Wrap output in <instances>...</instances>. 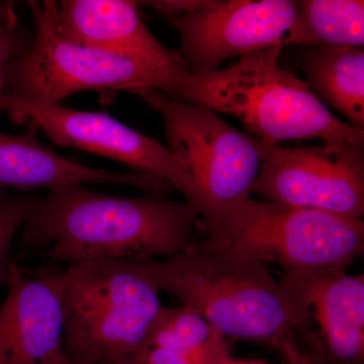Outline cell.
<instances>
[{
    "instance_id": "9c48e42d",
    "label": "cell",
    "mask_w": 364,
    "mask_h": 364,
    "mask_svg": "<svg viewBox=\"0 0 364 364\" xmlns=\"http://www.w3.org/2000/svg\"><path fill=\"white\" fill-rule=\"evenodd\" d=\"M296 14L293 0H196L165 18L179 33L189 73L203 74L248 53L291 45Z\"/></svg>"
},
{
    "instance_id": "7a4b0ae2",
    "label": "cell",
    "mask_w": 364,
    "mask_h": 364,
    "mask_svg": "<svg viewBox=\"0 0 364 364\" xmlns=\"http://www.w3.org/2000/svg\"><path fill=\"white\" fill-rule=\"evenodd\" d=\"M282 51L277 46L248 53L233 66L210 73L183 72L163 95L233 116L249 135L270 145L314 139L363 142V130L335 117L305 80L279 66Z\"/></svg>"
},
{
    "instance_id": "5bb4252c",
    "label": "cell",
    "mask_w": 364,
    "mask_h": 364,
    "mask_svg": "<svg viewBox=\"0 0 364 364\" xmlns=\"http://www.w3.org/2000/svg\"><path fill=\"white\" fill-rule=\"evenodd\" d=\"M318 331L308 338L323 364H364V275L322 272L306 296Z\"/></svg>"
},
{
    "instance_id": "ffe728a7",
    "label": "cell",
    "mask_w": 364,
    "mask_h": 364,
    "mask_svg": "<svg viewBox=\"0 0 364 364\" xmlns=\"http://www.w3.org/2000/svg\"><path fill=\"white\" fill-rule=\"evenodd\" d=\"M130 363L136 364H193L179 354L156 348V347H148L145 350L140 352Z\"/></svg>"
},
{
    "instance_id": "9a60e30c",
    "label": "cell",
    "mask_w": 364,
    "mask_h": 364,
    "mask_svg": "<svg viewBox=\"0 0 364 364\" xmlns=\"http://www.w3.org/2000/svg\"><path fill=\"white\" fill-rule=\"evenodd\" d=\"M301 66L313 95L364 131L363 48L310 47Z\"/></svg>"
},
{
    "instance_id": "d6986e66",
    "label": "cell",
    "mask_w": 364,
    "mask_h": 364,
    "mask_svg": "<svg viewBox=\"0 0 364 364\" xmlns=\"http://www.w3.org/2000/svg\"><path fill=\"white\" fill-rule=\"evenodd\" d=\"M31 44L28 38L18 30V25L0 21V97L6 95L7 68L26 54Z\"/></svg>"
},
{
    "instance_id": "277c9868",
    "label": "cell",
    "mask_w": 364,
    "mask_h": 364,
    "mask_svg": "<svg viewBox=\"0 0 364 364\" xmlns=\"http://www.w3.org/2000/svg\"><path fill=\"white\" fill-rule=\"evenodd\" d=\"M63 348L71 364L130 363L162 310L148 262H72L63 272Z\"/></svg>"
},
{
    "instance_id": "ac0fdd59",
    "label": "cell",
    "mask_w": 364,
    "mask_h": 364,
    "mask_svg": "<svg viewBox=\"0 0 364 364\" xmlns=\"http://www.w3.org/2000/svg\"><path fill=\"white\" fill-rule=\"evenodd\" d=\"M37 202L32 196H11L0 188V287L7 286L11 277L14 237Z\"/></svg>"
},
{
    "instance_id": "7402d4cb",
    "label": "cell",
    "mask_w": 364,
    "mask_h": 364,
    "mask_svg": "<svg viewBox=\"0 0 364 364\" xmlns=\"http://www.w3.org/2000/svg\"><path fill=\"white\" fill-rule=\"evenodd\" d=\"M301 358L303 364H323L322 361L314 353H305L301 351Z\"/></svg>"
},
{
    "instance_id": "603a6c76",
    "label": "cell",
    "mask_w": 364,
    "mask_h": 364,
    "mask_svg": "<svg viewBox=\"0 0 364 364\" xmlns=\"http://www.w3.org/2000/svg\"><path fill=\"white\" fill-rule=\"evenodd\" d=\"M234 364H267L259 360H251V359H240L234 358Z\"/></svg>"
},
{
    "instance_id": "7c38bea8",
    "label": "cell",
    "mask_w": 364,
    "mask_h": 364,
    "mask_svg": "<svg viewBox=\"0 0 364 364\" xmlns=\"http://www.w3.org/2000/svg\"><path fill=\"white\" fill-rule=\"evenodd\" d=\"M126 0L57 1L56 21L65 39L102 51L124 55L173 72L189 71L178 52L163 46Z\"/></svg>"
},
{
    "instance_id": "5b68a950",
    "label": "cell",
    "mask_w": 364,
    "mask_h": 364,
    "mask_svg": "<svg viewBox=\"0 0 364 364\" xmlns=\"http://www.w3.org/2000/svg\"><path fill=\"white\" fill-rule=\"evenodd\" d=\"M202 223L205 237L191 249L253 262H273L286 272H345L363 255V218L279 205L249 198L218 219Z\"/></svg>"
},
{
    "instance_id": "30bf717a",
    "label": "cell",
    "mask_w": 364,
    "mask_h": 364,
    "mask_svg": "<svg viewBox=\"0 0 364 364\" xmlns=\"http://www.w3.org/2000/svg\"><path fill=\"white\" fill-rule=\"evenodd\" d=\"M0 109L30 119L59 146L95 153L168 182L183 193V179L166 147L104 112L78 111L4 95Z\"/></svg>"
},
{
    "instance_id": "cb8c5ba5",
    "label": "cell",
    "mask_w": 364,
    "mask_h": 364,
    "mask_svg": "<svg viewBox=\"0 0 364 364\" xmlns=\"http://www.w3.org/2000/svg\"><path fill=\"white\" fill-rule=\"evenodd\" d=\"M222 364H234V356L230 355L229 358L225 359Z\"/></svg>"
},
{
    "instance_id": "8992f818",
    "label": "cell",
    "mask_w": 364,
    "mask_h": 364,
    "mask_svg": "<svg viewBox=\"0 0 364 364\" xmlns=\"http://www.w3.org/2000/svg\"><path fill=\"white\" fill-rule=\"evenodd\" d=\"M161 116L170 154L183 179L186 203L203 221L250 198L264 142L233 128L207 107L155 90L136 92Z\"/></svg>"
},
{
    "instance_id": "d4e9b609",
    "label": "cell",
    "mask_w": 364,
    "mask_h": 364,
    "mask_svg": "<svg viewBox=\"0 0 364 364\" xmlns=\"http://www.w3.org/2000/svg\"><path fill=\"white\" fill-rule=\"evenodd\" d=\"M119 364H136L135 363H119Z\"/></svg>"
},
{
    "instance_id": "ba28073f",
    "label": "cell",
    "mask_w": 364,
    "mask_h": 364,
    "mask_svg": "<svg viewBox=\"0 0 364 364\" xmlns=\"http://www.w3.org/2000/svg\"><path fill=\"white\" fill-rule=\"evenodd\" d=\"M253 193L289 207L364 214V141L284 148L264 143Z\"/></svg>"
},
{
    "instance_id": "8fae6325",
    "label": "cell",
    "mask_w": 364,
    "mask_h": 364,
    "mask_svg": "<svg viewBox=\"0 0 364 364\" xmlns=\"http://www.w3.org/2000/svg\"><path fill=\"white\" fill-rule=\"evenodd\" d=\"M0 306V364H71L63 348V272L14 263Z\"/></svg>"
},
{
    "instance_id": "6da1fadb",
    "label": "cell",
    "mask_w": 364,
    "mask_h": 364,
    "mask_svg": "<svg viewBox=\"0 0 364 364\" xmlns=\"http://www.w3.org/2000/svg\"><path fill=\"white\" fill-rule=\"evenodd\" d=\"M200 218L162 196L123 198L80 184L51 189L21 228L25 251L52 259H166L188 250Z\"/></svg>"
},
{
    "instance_id": "4fadbf2b",
    "label": "cell",
    "mask_w": 364,
    "mask_h": 364,
    "mask_svg": "<svg viewBox=\"0 0 364 364\" xmlns=\"http://www.w3.org/2000/svg\"><path fill=\"white\" fill-rule=\"evenodd\" d=\"M85 183L135 186L159 196L171 189L168 182L156 177L105 171L70 161L33 133L11 135L0 131V188L54 189Z\"/></svg>"
},
{
    "instance_id": "3957f363",
    "label": "cell",
    "mask_w": 364,
    "mask_h": 364,
    "mask_svg": "<svg viewBox=\"0 0 364 364\" xmlns=\"http://www.w3.org/2000/svg\"><path fill=\"white\" fill-rule=\"evenodd\" d=\"M148 267L160 289L193 308L225 337L277 349L294 338V329L308 334L311 313L263 263L189 248Z\"/></svg>"
},
{
    "instance_id": "e0dca14e",
    "label": "cell",
    "mask_w": 364,
    "mask_h": 364,
    "mask_svg": "<svg viewBox=\"0 0 364 364\" xmlns=\"http://www.w3.org/2000/svg\"><path fill=\"white\" fill-rule=\"evenodd\" d=\"M218 332L191 306H163L151 332L148 347L184 356L208 343Z\"/></svg>"
},
{
    "instance_id": "52a82bcc",
    "label": "cell",
    "mask_w": 364,
    "mask_h": 364,
    "mask_svg": "<svg viewBox=\"0 0 364 364\" xmlns=\"http://www.w3.org/2000/svg\"><path fill=\"white\" fill-rule=\"evenodd\" d=\"M28 6L35 21V38L26 54L7 68V97L54 105L90 90L164 93L179 74L188 72L165 70L124 55L76 44L59 32L57 1H30Z\"/></svg>"
},
{
    "instance_id": "44dd1931",
    "label": "cell",
    "mask_w": 364,
    "mask_h": 364,
    "mask_svg": "<svg viewBox=\"0 0 364 364\" xmlns=\"http://www.w3.org/2000/svg\"><path fill=\"white\" fill-rule=\"evenodd\" d=\"M277 350L282 353V358H284V364H303L301 358V350L296 346L294 338L284 342L277 348Z\"/></svg>"
},
{
    "instance_id": "2e32d148",
    "label": "cell",
    "mask_w": 364,
    "mask_h": 364,
    "mask_svg": "<svg viewBox=\"0 0 364 364\" xmlns=\"http://www.w3.org/2000/svg\"><path fill=\"white\" fill-rule=\"evenodd\" d=\"M291 45L309 47L364 46L363 0H301Z\"/></svg>"
}]
</instances>
